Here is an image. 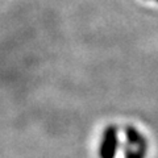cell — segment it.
Returning a JSON list of instances; mask_svg holds the SVG:
<instances>
[{
	"instance_id": "obj_1",
	"label": "cell",
	"mask_w": 158,
	"mask_h": 158,
	"mask_svg": "<svg viewBox=\"0 0 158 158\" xmlns=\"http://www.w3.org/2000/svg\"><path fill=\"white\" fill-rule=\"evenodd\" d=\"M116 146H117V133L113 128H108L104 132L102 141V149H100L102 158H113L116 153Z\"/></svg>"
},
{
	"instance_id": "obj_2",
	"label": "cell",
	"mask_w": 158,
	"mask_h": 158,
	"mask_svg": "<svg viewBox=\"0 0 158 158\" xmlns=\"http://www.w3.org/2000/svg\"><path fill=\"white\" fill-rule=\"evenodd\" d=\"M129 149L127 152V158H140V150H142V141L138 133L129 129Z\"/></svg>"
}]
</instances>
